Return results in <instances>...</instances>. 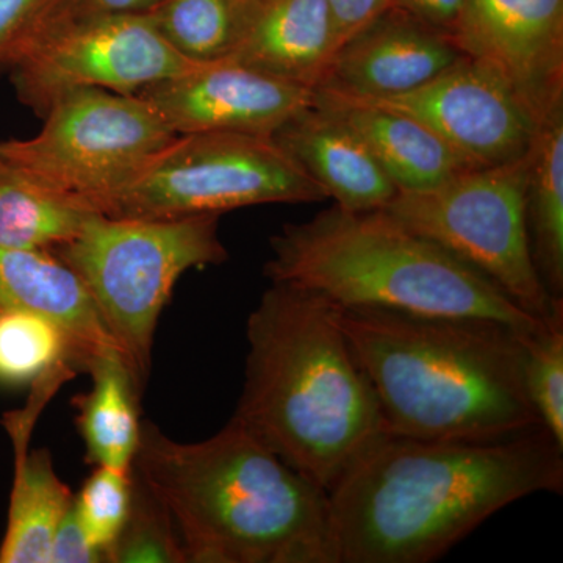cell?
<instances>
[{
  "mask_svg": "<svg viewBox=\"0 0 563 563\" xmlns=\"http://www.w3.org/2000/svg\"><path fill=\"white\" fill-rule=\"evenodd\" d=\"M540 492H563V448L543 428L488 442L388 433L329 492L339 563L437 561Z\"/></svg>",
  "mask_w": 563,
  "mask_h": 563,
  "instance_id": "obj_1",
  "label": "cell"
},
{
  "mask_svg": "<svg viewBox=\"0 0 563 563\" xmlns=\"http://www.w3.org/2000/svg\"><path fill=\"white\" fill-rule=\"evenodd\" d=\"M336 314L320 295L272 284L247 320L246 373L232 417L328 493L388 435Z\"/></svg>",
  "mask_w": 563,
  "mask_h": 563,
  "instance_id": "obj_2",
  "label": "cell"
},
{
  "mask_svg": "<svg viewBox=\"0 0 563 563\" xmlns=\"http://www.w3.org/2000/svg\"><path fill=\"white\" fill-rule=\"evenodd\" d=\"M188 563H339L329 493L233 420L199 443L143 421L132 463Z\"/></svg>",
  "mask_w": 563,
  "mask_h": 563,
  "instance_id": "obj_3",
  "label": "cell"
},
{
  "mask_svg": "<svg viewBox=\"0 0 563 563\" xmlns=\"http://www.w3.org/2000/svg\"><path fill=\"white\" fill-rule=\"evenodd\" d=\"M336 318L391 435L488 442L542 428L525 390L526 332L384 309Z\"/></svg>",
  "mask_w": 563,
  "mask_h": 563,
  "instance_id": "obj_4",
  "label": "cell"
},
{
  "mask_svg": "<svg viewBox=\"0 0 563 563\" xmlns=\"http://www.w3.org/2000/svg\"><path fill=\"white\" fill-rule=\"evenodd\" d=\"M265 274L342 309L479 318L533 331L547 318L526 312L490 279L384 209L333 203L312 220L285 224L272 239Z\"/></svg>",
  "mask_w": 563,
  "mask_h": 563,
  "instance_id": "obj_5",
  "label": "cell"
},
{
  "mask_svg": "<svg viewBox=\"0 0 563 563\" xmlns=\"http://www.w3.org/2000/svg\"><path fill=\"white\" fill-rule=\"evenodd\" d=\"M218 225L220 214L139 220L92 213L76 239L54 250L87 285L140 388L151 372L158 318L181 274L229 258Z\"/></svg>",
  "mask_w": 563,
  "mask_h": 563,
  "instance_id": "obj_6",
  "label": "cell"
},
{
  "mask_svg": "<svg viewBox=\"0 0 563 563\" xmlns=\"http://www.w3.org/2000/svg\"><path fill=\"white\" fill-rule=\"evenodd\" d=\"M328 195L273 136L206 132L177 135L152 155L98 213L180 220L265 203H313Z\"/></svg>",
  "mask_w": 563,
  "mask_h": 563,
  "instance_id": "obj_7",
  "label": "cell"
},
{
  "mask_svg": "<svg viewBox=\"0 0 563 563\" xmlns=\"http://www.w3.org/2000/svg\"><path fill=\"white\" fill-rule=\"evenodd\" d=\"M526 184L528 154L465 169L426 190L398 191L384 210L484 274L526 312L548 318L563 299L550 296L533 265Z\"/></svg>",
  "mask_w": 563,
  "mask_h": 563,
  "instance_id": "obj_8",
  "label": "cell"
},
{
  "mask_svg": "<svg viewBox=\"0 0 563 563\" xmlns=\"http://www.w3.org/2000/svg\"><path fill=\"white\" fill-rule=\"evenodd\" d=\"M43 118L32 139L0 143V161L96 213L177 136L139 95L99 88L62 96Z\"/></svg>",
  "mask_w": 563,
  "mask_h": 563,
  "instance_id": "obj_9",
  "label": "cell"
},
{
  "mask_svg": "<svg viewBox=\"0 0 563 563\" xmlns=\"http://www.w3.org/2000/svg\"><path fill=\"white\" fill-rule=\"evenodd\" d=\"M195 65L166 43L146 13L79 16L66 5L9 70L18 99L44 117L70 91L136 95Z\"/></svg>",
  "mask_w": 563,
  "mask_h": 563,
  "instance_id": "obj_10",
  "label": "cell"
},
{
  "mask_svg": "<svg viewBox=\"0 0 563 563\" xmlns=\"http://www.w3.org/2000/svg\"><path fill=\"white\" fill-rule=\"evenodd\" d=\"M365 101L421 121L470 168L525 157L539 124L498 73L466 55L412 91Z\"/></svg>",
  "mask_w": 563,
  "mask_h": 563,
  "instance_id": "obj_11",
  "label": "cell"
},
{
  "mask_svg": "<svg viewBox=\"0 0 563 563\" xmlns=\"http://www.w3.org/2000/svg\"><path fill=\"white\" fill-rule=\"evenodd\" d=\"M451 41L512 88L539 122L563 103V0H466Z\"/></svg>",
  "mask_w": 563,
  "mask_h": 563,
  "instance_id": "obj_12",
  "label": "cell"
},
{
  "mask_svg": "<svg viewBox=\"0 0 563 563\" xmlns=\"http://www.w3.org/2000/svg\"><path fill=\"white\" fill-rule=\"evenodd\" d=\"M176 135L206 132L273 136L314 102V90L242 63H196L140 92Z\"/></svg>",
  "mask_w": 563,
  "mask_h": 563,
  "instance_id": "obj_13",
  "label": "cell"
},
{
  "mask_svg": "<svg viewBox=\"0 0 563 563\" xmlns=\"http://www.w3.org/2000/svg\"><path fill=\"white\" fill-rule=\"evenodd\" d=\"M462 55L448 36L391 5L339 47L317 90L391 98L428 84Z\"/></svg>",
  "mask_w": 563,
  "mask_h": 563,
  "instance_id": "obj_14",
  "label": "cell"
},
{
  "mask_svg": "<svg viewBox=\"0 0 563 563\" xmlns=\"http://www.w3.org/2000/svg\"><path fill=\"white\" fill-rule=\"evenodd\" d=\"M273 139L344 210H380L398 195L361 136L317 102L291 117Z\"/></svg>",
  "mask_w": 563,
  "mask_h": 563,
  "instance_id": "obj_15",
  "label": "cell"
},
{
  "mask_svg": "<svg viewBox=\"0 0 563 563\" xmlns=\"http://www.w3.org/2000/svg\"><path fill=\"white\" fill-rule=\"evenodd\" d=\"M0 307L29 310L58 325L79 369L98 355L121 352L87 285L49 251L0 247Z\"/></svg>",
  "mask_w": 563,
  "mask_h": 563,
  "instance_id": "obj_16",
  "label": "cell"
},
{
  "mask_svg": "<svg viewBox=\"0 0 563 563\" xmlns=\"http://www.w3.org/2000/svg\"><path fill=\"white\" fill-rule=\"evenodd\" d=\"M49 402L32 391L24 409L3 415L14 450L9 523L0 543V563H49L51 544L74 495L55 473L49 451H29L36 420Z\"/></svg>",
  "mask_w": 563,
  "mask_h": 563,
  "instance_id": "obj_17",
  "label": "cell"
},
{
  "mask_svg": "<svg viewBox=\"0 0 563 563\" xmlns=\"http://www.w3.org/2000/svg\"><path fill=\"white\" fill-rule=\"evenodd\" d=\"M335 51L328 0H268L252 5L229 60L317 90Z\"/></svg>",
  "mask_w": 563,
  "mask_h": 563,
  "instance_id": "obj_18",
  "label": "cell"
},
{
  "mask_svg": "<svg viewBox=\"0 0 563 563\" xmlns=\"http://www.w3.org/2000/svg\"><path fill=\"white\" fill-rule=\"evenodd\" d=\"M314 102L361 136L398 191L426 190L470 169L435 132L409 114L331 90H314Z\"/></svg>",
  "mask_w": 563,
  "mask_h": 563,
  "instance_id": "obj_19",
  "label": "cell"
},
{
  "mask_svg": "<svg viewBox=\"0 0 563 563\" xmlns=\"http://www.w3.org/2000/svg\"><path fill=\"white\" fill-rule=\"evenodd\" d=\"M90 391L76 398L77 426L91 465L131 473L139 450L141 388L121 352L98 355L85 366Z\"/></svg>",
  "mask_w": 563,
  "mask_h": 563,
  "instance_id": "obj_20",
  "label": "cell"
},
{
  "mask_svg": "<svg viewBox=\"0 0 563 563\" xmlns=\"http://www.w3.org/2000/svg\"><path fill=\"white\" fill-rule=\"evenodd\" d=\"M526 224L533 265L554 299L563 292V103L537 124L528 151Z\"/></svg>",
  "mask_w": 563,
  "mask_h": 563,
  "instance_id": "obj_21",
  "label": "cell"
},
{
  "mask_svg": "<svg viewBox=\"0 0 563 563\" xmlns=\"http://www.w3.org/2000/svg\"><path fill=\"white\" fill-rule=\"evenodd\" d=\"M92 213L0 161V247L52 252L76 239Z\"/></svg>",
  "mask_w": 563,
  "mask_h": 563,
  "instance_id": "obj_22",
  "label": "cell"
},
{
  "mask_svg": "<svg viewBox=\"0 0 563 563\" xmlns=\"http://www.w3.org/2000/svg\"><path fill=\"white\" fill-rule=\"evenodd\" d=\"M251 10L247 0H162L146 14L181 57L209 63L231 57Z\"/></svg>",
  "mask_w": 563,
  "mask_h": 563,
  "instance_id": "obj_23",
  "label": "cell"
},
{
  "mask_svg": "<svg viewBox=\"0 0 563 563\" xmlns=\"http://www.w3.org/2000/svg\"><path fill=\"white\" fill-rule=\"evenodd\" d=\"M60 362L76 366L58 325L29 310L0 307V384H33Z\"/></svg>",
  "mask_w": 563,
  "mask_h": 563,
  "instance_id": "obj_24",
  "label": "cell"
},
{
  "mask_svg": "<svg viewBox=\"0 0 563 563\" xmlns=\"http://www.w3.org/2000/svg\"><path fill=\"white\" fill-rule=\"evenodd\" d=\"M523 383L542 428L563 448V303L523 333Z\"/></svg>",
  "mask_w": 563,
  "mask_h": 563,
  "instance_id": "obj_25",
  "label": "cell"
},
{
  "mask_svg": "<svg viewBox=\"0 0 563 563\" xmlns=\"http://www.w3.org/2000/svg\"><path fill=\"white\" fill-rule=\"evenodd\" d=\"M132 507L111 548L113 563H188L168 510L132 473Z\"/></svg>",
  "mask_w": 563,
  "mask_h": 563,
  "instance_id": "obj_26",
  "label": "cell"
},
{
  "mask_svg": "<svg viewBox=\"0 0 563 563\" xmlns=\"http://www.w3.org/2000/svg\"><path fill=\"white\" fill-rule=\"evenodd\" d=\"M132 472L96 466L74 496V510L92 547L109 562L111 548L128 521L132 507Z\"/></svg>",
  "mask_w": 563,
  "mask_h": 563,
  "instance_id": "obj_27",
  "label": "cell"
},
{
  "mask_svg": "<svg viewBox=\"0 0 563 563\" xmlns=\"http://www.w3.org/2000/svg\"><path fill=\"white\" fill-rule=\"evenodd\" d=\"M69 0H0V69L14 58L41 29L68 5Z\"/></svg>",
  "mask_w": 563,
  "mask_h": 563,
  "instance_id": "obj_28",
  "label": "cell"
},
{
  "mask_svg": "<svg viewBox=\"0 0 563 563\" xmlns=\"http://www.w3.org/2000/svg\"><path fill=\"white\" fill-rule=\"evenodd\" d=\"M106 555L92 547L77 520L73 506L62 518L52 539L49 563H101Z\"/></svg>",
  "mask_w": 563,
  "mask_h": 563,
  "instance_id": "obj_29",
  "label": "cell"
},
{
  "mask_svg": "<svg viewBox=\"0 0 563 563\" xmlns=\"http://www.w3.org/2000/svg\"><path fill=\"white\" fill-rule=\"evenodd\" d=\"M391 3L393 0H328L336 51L391 7Z\"/></svg>",
  "mask_w": 563,
  "mask_h": 563,
  "instance_id": "obj_30",
  "label": "cell"
},
{
  "mask_svg": "<svg viewBox=\"0 0 563 563\" xmlns=\"http://www.w3.org/2000/svg\"><path fill=\"white\" fill-rule=\"evenodd\" d=\"M391 5L451 40L465 10L466 0H393Z\"/></svg>",
  "mask_w": 563,
  "mask_h": 563,
  "instance_id": "obj_31",
  "label": "cell"
},
{
  "mask_svg": "<svg viewBox=\"0 0 563 563\" xmlns=\"http://www.w3.org/2000/svg\"><path fill=\"white\" fill-rule=\"evenodd\" d=\"M162 0H69V13L79 16H106V14H144Z\"/></svg>",
  "mask_w": 563,
  "mask_h": 563,
  "instance_id": "obj_32",
  "label": "cell"
},
{
  "mask_svg": "<svg viewBox=\"0 0 563 563\" xmlns=\"http://www.w3.org/2000/svg\"><path fill=\"white\" fill-rule=\"evenodd\" d=\"M247 2H250L251 5H261V3L268 2V0H247Z\"/></svg>",
  "mask_w": 563,
  "mask_h": 563,
  "instance_id": "obj_33",
  "label": "cell"
}]
</instances>
